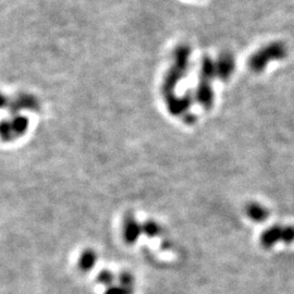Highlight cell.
I'll list each match as a JSON object with an SVG mask.
<instances>
[{"instance_id":"1","label":"cell","mask_w":294,"mask_h":294,"mask_svg":"<svg viewBox=\"0 0 294 294\" xmlns=\"http://www.w3.org/2000/svg\"><path fill=\"white\" fill-rule=\"evenodd\" d=\"M28 128V121L22 118H17L9 122L0 124V138L3 141H12L21 136Z\"/></svg>"},{"instance_id":"2","label":"cell","mask_w":294,"mask_h":294,"mask_svg":"<svg viewBox=\"0 0 294 294\" xmlns=\"http://www.w3.org/2000/svg\"><path fill=\"white\" fill-rule=\"evenodd\" d=\"M142 233V226L134 218L133 214L128 212L124 215L122 224V236L126 244H134Z\"/></svg>"},{"instance_id":"3","label":"cell","mask_w":294,"mask_h":294,"mask_svg":"<svg viewBox=\"0 0 294 294\" xmlns=\"http://www.w3.org/2000/svg\"><path fill=\"white\" fill-rule=\"evenodd\" d=\"M282 228L279 226H273L268 228L261 235V244L265 248H271L278 241H281Z\"/></svg>"},{"instance_id":"4","label":"cell","mask_w":294,"mask_h":294,"mask_svg":"<svg viewBox=\"0 0 294 294\" xmlns=\"http://www.w3.org/2000/svg\"><path fill=\"white\" fill-rule=\"evenodd\" d=\"M96 263H97V254L92 248H86L81 253L78 260V267L82 272H88L93 269Z\"/></svg>"},{"instance_id":"5","label":"cell","mask_w":294,"mask_h":294,"mask_svg":"<svg viewBox=\"0 0 294 294\" xmlns=\"http://www.w3.org/2000/svg\"><path fill=\"white\" fill-rule=\"evenodd\" d=\"M245 212L247 217L255 222L265 221L268 216H269V211H268L266 207H264L261 204H257V203H250L246 206Z\"/></svg>"},{"instance_id":"6","label":"cell","mask_w":294,"mask_h":294,"mask_svg":"<svg viewBox=\"0 0 294 294\" xmlns=\"http://www.w3.org/2000/svg\"><path fill=\"white\" fill-rule=\"evenodd\" d=\"M142 232L146 235L148 237H154L160 235L161 228L154 220H147L142 225Z\"/></svg>"},{"instance_id":"7","label":"cell","mask_w":294,"mask_h":294,"mask_svg":"<svg viewBox=\"0 0 294 294\" xmlns=\"http://www.w3.org/2000/svg\"><path fill=\"white\" fill-rule=\"evenodd\" d=\"M115 280H116V276L114 275V272L109 269L100 270V272L97 276V282L107 288L113 286Z\"/></svg>"},{"instance_id":"8","label":"cell","mask_w":294,"mask_h":294,"mask_svg":"<svg viewBox=\"0 0 294 294\" xmlns=\"http://www.w3.org/2000/svg\"><path fill=\"white\" fill-rule=\"evenodd\" d=\"M118 281L121 287L128 288V289H133L135 279L134 276L132 275L129 271H121L118 276Z\"/></svg>"},{"instance_id":"9","label":"cell","mask_w":294,"mask_h":294,"mask_svg":"<svg viewBox=\"0 0 294 294\" xmlns=\"http://www.w3.org/2000/svg\"><path fill=\"white\" fill-rule=\"evenodd\" d=\"M104 294H133V289H128L124 287L119 286H111L108 287L107 290L105 291Z\"/></svg>"},{"instance_id":"10","label":"cell","mask_w":294,"mask_h":294,"mask_svg":"<svg viewBox=\"0 0 294 294\" xmlns=\"http://www.w3.org/2000/svg\"><path fill=\"white\" fill-rule=\"evenodd\" d=\"M281 241H283L287 244L294 241V228L293 227H286L282 228L281 233Z\"/></svg>"},{"instance_id":"11","label":"cell","mask_w":294,"mask_h":294,"mask_svg":"<svg viewBox=\"0 0 294 294\" xmlns=\"http://www.w3.org/2000/svg\"><path fill=\"white\" fill-rule=\"evenodd\" d=\"M3 103H4V99H3L2 96H0V106H2Z\"/></svg>"}]
</instances>
